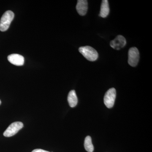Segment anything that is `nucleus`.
<instances>
[{
	"mask_svg": "<svg viewBox=\"0 0 152 152\" xmlns=\"http://www.w3.org/2000/svg\"><path fill=\"white\" fill-rule=\"evenodd\" d=\"M79 51L86 58L91 61H96L99 56L96 50L88 46L80 47L79 48Z\"/></svg>",
	"mask_w": 152,
	"mask_h": 152,
	"instance_id": "nucleus-1",
	"label": "nucleus"
},
{
	"mask_svg": "<svg viewBox=\"0 0 152 152\" xmlns=\"http://www.w3.org/2000/svg\"><path fill=\"white\" fill-rule=\"evenodd\" d=\"M15 15L12 11H6L1 18L0 20V31H5L8 29L11 22L13 20Z\"/></svg>",
	"mask_w": 152,
	"mask_h": 152,
	"instance_id": "nucleus-2",
	"label": "nucleus"
},
{
	"mask_svg": "<svg viewBox=\"0 0 152 152\" xmlns=\"http://www.w3.org/2000/svg\"><path fill=\"white\" fill-rule=\"evenodd\" d=\"M116 96L115 89L111 88L108 90L104 97V103L108 108H111L113 107Z\"/></svg>",
	"mask_w": 152,
	"mask_h": 152,
	"instance_id": "nucleus-3",
	"label": "nucleus"
},
{
	"mask_svg": "<svg viewBox=\"0 0 152 152\" xmlns=\"http://www.w3.org/2000/svg\"><path fill=\"white\" fill-rule=\"evenodd\" d=\"M23 127V124L21 122H15L10 125L4 133V136L5 137H12L15 135Z\"/></svg>",
	"mask_w": 152,
	"mask_h": 152,
	"instance_id": "nucleus-4",
	"label": "nucleus"
},
{
	"mask_svg": "<svg viewBox=\"0 0 152 152\" xmlns=\"http://www.w3.org/2000/svg\"><path fill=\"white\" fill-rule=\"evenodd\" d=\"M128 56V63L132 67L137 65L140 59V53L137 48L135 47L131 48L129 50Z\"/></svg>",
	"mask_w": 152,
	"mask_h": 152,
	"instance_id": "nucleus-5",
	"label": "nucleus"
},
{
	"mask_svg": "<svg viewBox=\"0 0 152 152\" xmlns=\"http://www.w3.org/2000/svg\"><path fill=\"white\" fill-rule=\"evenodd\" d=\"M126 44V41L124 37L118 35L110 43V45L113 48L116 50H120L125 47Z\"/></svg>",
	"mask_w": 152,
	"mask_h": 152,
	"instance_id": "nucleus-6",
	"label": "nucleus"
},
{
	"mask_svg": "<svg viewBox=\"0 0 152 152\" xmlns=\"http://www.w3.org/2000/svg\"><path fill=\"white\" fill-rule=\"evenodd\" d=\"M8 60L10 63L17 66H21L24 64V58L21 55L12 54L8 56Z\"/></svg>",
	"mask_w": 152,
	"mask_h": 152,
	"instance_id": "nucleus-7",
	"label": "nucleus"
},
{
	"mask_svg": "<svg viewBox=\"0 0 152 152\" xmlns=\"http://www.w3.org/2000/svg\"><path fill=\"white\" fill-rule=\"evenodd\" d=\"M88 9V1L86 0H78L76 6V10L79 15L84 16L87 13Z\"/></svg>",
	"mask_w": 152,
	"mask_h": 152,
	"instance_id": "nucleus-8",
	"label": "nucleus"
},
{
	"mask_svg": "<svg viewBox=\"0 0 152 152\" xmlns=\"http://www.w3.org/2000/svg\"><path fill=\"white\" fill-rule=\"evenodd\" d=\"M110 12V7L108 1L107 0H104L102 1L101 4L100 12L99 16L103 18H105L108 15Z\"/></svg>",
	"mask_w": 152,
	"mask_h": 152,
	"instance_id": "nucleus-9",
	"label": "nucleus"
},
{
	"mask_svg": "<svg viewBox=\"0 0 152 152\" xmlns=\"http://www.w3.org/2000/svg\"><path fill=\"white\" fill-rule=\"evenodd\" d=\"M68 101L71 107H74L77 105L78 99L75 90H72L69 93L68 96Z\"/></svg>",
	"mask_w": 152,
	"mask_h": 152,
	"instance_id": "nucleus-10",
	"label": "nucleus"
},
{
	"mask_svg": "<svg viewBox=\"0 0 152 152\" xmlns=\"http://www.w3.org/2000/svg\"><path fill=\"white\" fill-rule=\"evenodd\" d=\"M85 149L88 152H93L94 151V147L92 142V139L90 136H87L85 139L84 142Z\"/></svg>",
	"mask_w": 152,
	"mask_h": 152,
	"instance_id": "nucleus-11",
	"label": "nucleus"
},
{
	"mask_svg": "<svg viewBox=\"0 0 152 152\" xmlns=\"http://www.w3.org/2000/svg\"><path fill=\"white\" fill-rule=\"evenodd\" d=\"M32 152H50L48 151H45V150L41 149H37L33 150Z\"/></svg>",
	"mask_w": 152,
	"mask_h": 152,
	"instance_id": "nucleus-12",
	"label": "nucleus"
},
{
	"mask_svg": "<svg viewBox=\"0 0 152 152\" xmlns=\"http://www.w3.org/2000/svg\"><path fill=\"white\" fill-rule=\"evenodd\" d=\"M1 100H0V105L1 104Z\"/></svg>",
	"mask_w": 152,
	"mask_h": 152,
	"instance_id": "nucleus-13",
	"label": "nucleus"
}]
</instances>
